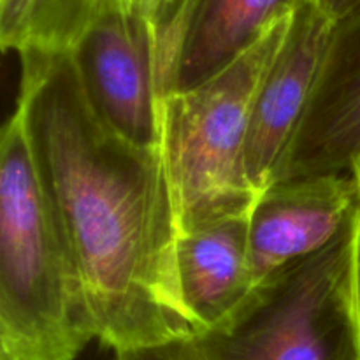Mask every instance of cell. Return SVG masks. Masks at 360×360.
Instances as JSON below:
<instances>
[{
    "label": "cell",
    "instance_id": "9a60e30c",
    "mask_svg": "<svg viewBox=\"0 0 360 360\" xmlns=\"http://www.w3.org/2000/svg\"><path fill=\"white\" fill-rule=\"evenodd\" d=\"M354 290H355V308L360 323V227L357 234V245H355V260H354Z\"/></svg>",
    "mask_w": 360,
    "mask_h": 360
},
{
    "label": "cell",
    "instance_id": "7c38bea8",
    "mask_svg": "<svg viewBox=\"0 0 360 360\" xmlns=\"http://www.w3.org/2000/svg\"><path fill=\"white\" fill-rule=\"evenodd\" d=\"M115 360H202L193 336L116 352Z\"/></svg>",
    "mask_w": 360,
    "mask_h": 360
},
{
    "label": "cell",
    "instance_id": "2e32d148",
    "mask_svg": "<svg viewBox=\"0 0 360 360\" xmlns=\"http://www.w3.org/2000/svg\"><path fill=\"white\" fill-rule=\"evenodd\" d=\"M350 171L354 172V174H355V178H357V179H359V183H360V157L357 158V160L354 162V164H352Z\"/></svg>",
    "mask_w": 360,
    "mask_h": 360
},
{
    "label": "cell",
    "instance_id": "30bf717a",
    "mask_svg": "<svg viewBox=\"0 0 360 360\" xmlns=\"http://www.w3.org/2000/svg\"><path fill=\"white\" fill-rule=\"evenodd\" d=\"M309 2L319 0H181V39L169 95L211 79L271 25Z\"/></svg>",
    "mask_w": 360,
    "mask_h": 360
},
{
    "label": "cell",
    "instance_id": "4fadbf2b",
    "mask_svg": "<svg viewBox=\"0 0 360 360\" xmlns=\"http://www.w3.org/2000/svg\"><path fill=\"white\" fill-rule=\"evenodd\" d=\"M105 2H112L153 21H162L169 16L178 0H105Z\"/></svg>",
    "mask_w": 360,
    "mask_h": 360
},
{
    "label": "cell",
    "instance_id": "e0dca14e",
    "mask_svg": "<svg viewBox=\"0 0 360 360\" xmlns=\"http://www.w3.org/2000/svg\"><path fill=\"white\" fill-rule=\"evenodd\" d=\"M0 360H2V359H0Z\"/></svg>",
    "mask_w": 360,
    "mask_h": 360
},
{
    "label": "cell",
    "instance_id": "7a4b0ae2",
    "mask_svg": "<svg viewBox=\"0 0 360 360\" xmlns=\"http://www.w3.org/2000/svg\"><path fill=\"white\" fill-rule=\"evenodd\" d=\"M0 139L2 360H74L97 340L94 313L18 108Z\"/></svg>",
    "mask_w": 360,
    "mask_h": 360
},
{
    "label": "cell",
    "instance_id": "5bb4252c",
    "mask_svg": "<svg viewBox=\"0 0 360 360\" xmlns=\"http://www.w3.org/2000/svg\"><path fill=\"white\" fill-rule=\"evenodd\" d=\"M319 2L334 21L341 20L360 7V0H319Z\"/></svg>",
    "mask_w": 360,
    "mask_h": 360
},
{
    "label": "cell",
    "instance_id": "6da1fadb",
    "mask_svg": "<svg viewBox=\"0 0 360 360\" xmlns=\"http://www.w3.org/2000/svg\"><path fill=\"white\" fill-rule=\"evenodd\" d=\"M18 105L94 313L122 352L193 336L178 278V214L164 148L112 132L91 108L70 51L20 55Z\"/></svg>",
    "mask_w": 360,
    "mask_h": 360
},
{
    "label": "cell",
    "instance_id": "ba28073f",
    "mask_svg": "<svg viewBox=\"0 0 360 360\" xmlns=\"http://www.w3.org/2000/svg\"><path fill=\"white\" fill-rule=\"evenodd\" d=\"M360 157V7L336 21L329 56L280 181L350 171Z\"/></svg>",
    "mask_w": 360,
    "mask_h": 360
},
{
    "label": "cell",
    "instance_id": "277c9868",
    "mask_svg": "<svg viewBox=\"0 0 360 360\" xmlns=\"http://www.w3.org/2000/svg\"><path fill=\"white\" fill-rule=\"evenodd\" d=\"M359 227L257 285L224 322L193 334L202 360H360Z\"/></svg>",
    "mask_w": 360,
    "mask_h": 360
},
{
    "label": "cell",
    "instance_id": "3957f363",
    "mask_svg": "<svg viewBox=\"0 0 360 360\" xmlns=\"http://www.w3.org/2000/svg\"><path fill=\"white\" fill-rule=\"evenodd\" d=\"M292 16L281 18L211 79L164 101V148L178 234L224 214L252 210L245 171L253 101L280 53Z\"/></svg>",
    "mask_w": 360,
    "mask_h": 360
},
{
    "label": "cell",
    "instance_id": "5b68a950",
    "mask_svg": "<svg viewBox=\"0 0 360 360\" xmlns=\"http://www.w3.org/2000/svg\"><path fill=\"white\" fill-rule=\"evenodd\" d=\"M98 118L141 148H162L167 63L157 21L112 2L70 51Z\"/></svg>",
    "mask_w": 360,
    "mask_h": 360
},
{
    "label": "cell",
    "instance_id": "52a82bcc",
    "mask_svg": "<svg viewBox=\"0 0 360 360\" xmlns=\"http://www.w3.org/2000/svg\"><path fill=\"white\" fill-rule=\"evenodd\" d=\"M360 221L352 171L278 181L250 210V267L260 285L316 255Z\"/></svg>",
    "mask_w": 360,
    "mask_h": 360
},
{
    "label": "cell",
    "instance_id": "8992f818",
    "mask_svg": "<svg viewBox=\"0 0 360 360\" xmlns=\"http://www.w3.org/2000/svg\"><path fill=\"white\" fill-rule=\"evenodd\" d=\"M334 25L320 2L299 7L280 53L257 90L245 153L246 178L257 195L280 181L322 79Z\"/></svg>",
    "mask_w": 360,
    "mask_h": 360
},
{
    "label": "cell",
    "instance_id": "9c48e42d",
    "mask_svg": "<svg viewBox=\"0 0 360 360\" xmlns=\"http://www.w3.org/2000/svg\"><path fill=\"white\" fill-rule=\"evenodd\" d=\"M176 278L195 333L232 315L255 288L250 267V211L224 214L179 232Z\"/></svg>",
    "mask_w": 360,
    "mask_h": 360
},
{
    "label": "cell",
    "instance_id": "8fae6325",
    "mask_svg": "<svg viewBox=\"0 0 360 360\" xmlns=\"http://www.w3.org/2000/svg\"><path fill=\"white\" fill-rule=\"evenodd\" d=\"M104 0H0L4 51H72Z\"/></svg>",
    "mask_w": 360,
    "mask_h": 360
}]
</instances>
